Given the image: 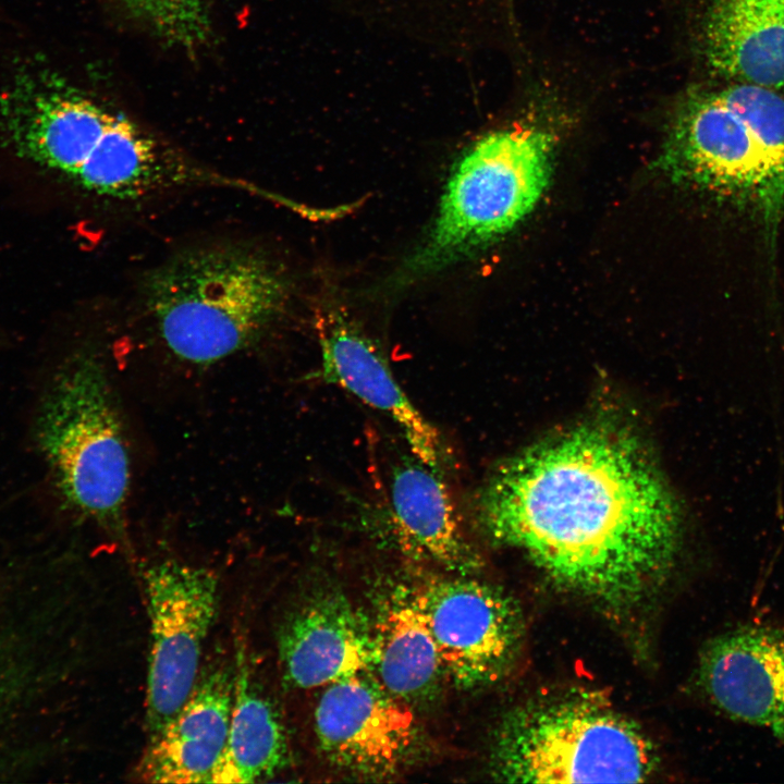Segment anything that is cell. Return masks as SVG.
<instances>
[{"instance_id": "obj_14", "label": "cell", "mask_w": 784, "mask_h": 784, "mask_svg": "<svg viewBox=\"0 0 784 784\" xmlns=\"http://www.w3.org/2000/svg\"><path fill=\"white\" fill-rule=\"evenodd\" d=\"M699 681L708 698L733 719L784 740V632L738 627L709 642Z\"/></svg>"}, {"instance_id": "obj_17", "label": "cell", "mask_w": 784, "mask_h": 784, "mask_svg": "<svg viewBox=\"0 0 784 784\" xmlns=\"http://www.w3.org/2000/svg\"><path fill=\"white\" fill-rule=\"evenodd\" d=\"M373 610L375 676L411 707L431 701L445 676L415 585L392 583Z\"/></svg>"}, {"instance_id": "obj_1", "label": "cell", "mask_w": 784, "mask_h": 784, "mask_svg": "<svg viewBox=\"0 0 784 784\" xmlns=\"http://www.w3.org/2000/svg\"><path fill=\"white\" fill-rule=\"evenodd\" d=\"M495 541L610 608L644 600L678 548V507L630 436L587 425L506 461L476 495Z\"/></svg>"}, {"instance_id": "obj_12", "label": "cell", "mask_w": 784, "mask_h": 784, "mask_svg": "<svg viewBox=\"0 0 784 784\" xmlns=\"http://www.w3.org/2000/svg\"><path fill=\"white\" fill-rule=\"evenodd\" d=\"M316 330L322 380L384 414L417 458L442 470L445 451L440 432L401 388L384 353L368 333L339 308L322 309Z\"/></svg>"}, {"instance_id": "obj_4", "label": "cell", "mask_w": 784, "mask_h": 784, "mask_svg": "<svg viewBox=\"0 0 784 784\" xmlns=\"http://www.w3.org/2000/svg\"><path fill=\"white\" fill-rule=\"evenodd\" d=\"M644 731L595 697L539 700L505 715L490 755L497 780L514 783L644 782L657 768Z\"/></svg>"}, {"instance_id": "obj_16", "label": "cell", "mask_w": 784, "mask_h": 784, "mask_svg": "<svg viewBox=\"0 0 784 784\" xmlns=\"http://www.w3.org/2000/svg\"><path fill=\"white\" fill-rule=\"evenodd\" d=\"M700 45L721 76L784 89V0H708Z\"/></svg>"}, {"instance_id": "obj_8", "label": "cell", "mask_w": 784, "mask_h": 784, "mask_svg": "<svg viewBox=\"0 0 784 784\" xmlns=\"http://www.w3.org/2000/svg\"><path fill=\"white\" fill-rule=\"evenodd\" d=\"M143 584L149 617L146 726L155 738L179 713L201 671L219 603V580L206 567L176 560L148 566Z\"/></svg>"}, {"instance_id": "obj_6", "label": "cell", "mask_w": 784, "mask_h": 784, "mask_svg": "<svg viewBox=\"0 0 784 784\" xmlns=\"http://www.w3.org/2000/svg\"><path fill=\"white\" fill-rule=\"evenodd\" d=\"M37 438L68 504L124 541L130 457L102 366L78 355L48 390Z\"/></svg>"}, {"instance_id": "obj_20", "label": "cell", "mask_w": 784, "mask_h": 784, "mask_svg": "<svg viewBox=\"0 0 784 784\" xmlns=\"http://www.w3.org/2000/svg\"><path fill=\"white\" fill-rule=\"evenodd\" d=\"M124 11L171 46L193 51L211 36L213 0H117Z\"/></svg>"}, {"instance_id": "obj_15", "label": "cell", "mask_w": 784, "mask_h": 784, "mask_svg": "<svg viewBox=\"0 0 784 784\" xmlns=\"http://www.w3.org/2000/svg\"><path fill=\"white\" fill-rule=\"evenodd\" d=\"M233 690L229 662L217 659L201 669L179 713L148 742L138 777L160 784L210 783L226 743Z\"/></svg>"}, {"instance_id": "obj_9", "label": "cell", "mask_w": 784, "mask_h": 784, "mask_svg": "<svg viewBox=\"0 0 784 784\" xmlns=\"http://www.w3.org/2000/svg\"><path fill=\"white\" fill-rule=\"evenodd\" d=\"M445 679L458 688L497 682L518 652L523 623L514 600L473 575H439L415 585Z\"/></svg>"}, {"instance_id": "obj_3", "label": "cell", "mask_w": 784, "mask_h": 784, "mask_svg": "<svg viewBox=\"0 0 784 784\" xmlns=\"http://www.w3.org/2000/svg\"><path fill=\"white\" fill-rule=\"evenodd\" d=\"M289 292L281 266L246 244L175 254L144 283L161 340L174 356L194 365L217 363L259 340L282 315Z\"/></svg>"}, {"instance_id": "obj_18", "label": "cell", "mask_w": 784, "mask_h": 784, "mask_svg": "<svg viewBox=\"0 0 784 784\" xmlns=\"http://www.w3.org/2000/svg\"><path fill=\"white\" fill-rule=\"evenodd\" d=\"M236 654L226 743L210 783L260 782L289 761L287 735L279 711L254 677L244 649Z\"/></svg>"}, {"instance_id": "obj_5", "label": "cell", "mask_w": 784, "mask_h": 784, "mask_svg": "<svg viewBox=\"0 0 784 784\" xmlns=\"http://www.w3.org/2000/svg\"><path fill=\"white\" fill-rule=\"evenodd\" d=\"M553 140L537 127L487 134L461 158L437 218L403 272L417 279L470 257L534 208L550 176Z\"/></svg>"}, {"instance_id": "obj_13", "label": "cell", "mask_w": 784, "mask_h": 784, "mask_svg": "<svg viewBox=\"0 0 784 784\" xmlns=\"http://www.w3.org/2000/svg\"><path fill=\"white\" fill-rule=\"evenodd\" d=\"M389 529L400 550L445 574L475 575L481 558L474 546L442 470L411 451L389 470Z\"/></svg>"}, {"instance_id": "obj_19", "label": "cell", "mask_w": 784, "mask_h": 784, "mask_svg": "<svg viewBox=\"0 0 784 784\" xmlns=\"http://www.w3.org/2000/svg\"><path fill=\"white\" fill-rule=\"evenodd\" d=\"M327 1L373 30L462 56L474 45L480 0Z\"/></svg>"}, {"instance_id": "obj_7", "label": "cell", "mask_w": 784, "mask_h": 784, "mask_svg": "<svg viewBox=\"0 0 784 784\" xmlns=\"http://www.w3.org/2000/svg\"><path fill=\"white\" fill-rule=\"evenodd\" d=\"M15 146L106 197H140L168 183L172 174L154 138L70 84L42 90L27 102Z\"/></svg>"}, {"instance_id": "obj_2", "label": "cell", "mask_w": 784, "mask_h": 784, "mask_svg": "<svg viewBox=\"0 0 784 784\" xmlns=\"http://www.w3.org/2000/svg\"><path fill=\"white\" fill-rule=\"evenodd\" d=\"M660 166L677 182L749 208L772 242L784 215V89L732 81L688 93Z\"/></svg>"}, {"instance_id": "obj_11", "label": "cell", "mask_w": 784, "mask_h": 784, "mask_svg": "<svg viewBox=\"0 0 784 784\" xmlns=\"http://www.w3.org/2000/svg\"><path fill=\"white\" fill-rule=\"evenodd\" d=\"M277 639L282 678L293 688L326 687L372 671L370 616L336 589L314 592L292 608Z\"/></svg>"}, {"instance_id": "obj_10", "label": "cell", "mask_w": 784, "mask_h": 784, "mask_svg": "<svg viewBox=\"0 0 784 784\" xmlns=\"http://www.w3.org/2000/svg\"><path fill=\"white\" fill-rule=\"evenodd\" d=\"M314 727L323 757L336 769L367 780L397 774L419 739L412 707L392 695L371 671L324 687Z\"/></svg>"}]
</instances>
